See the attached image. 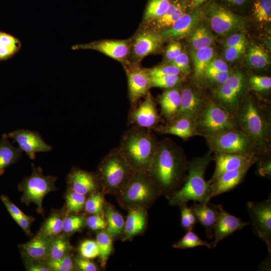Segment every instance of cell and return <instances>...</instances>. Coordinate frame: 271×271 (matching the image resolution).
<instances>
[{
	"label": "cell",
	"mask_w": 271,
	"mask_h": 271,
	"mask_svg": "<svg viewBox=\"0 0 271 271\" xmlns=\"http://www.w3.org/2000/svg\"><path fill=\"white\" fill-rule=\"evenodd\" d=\"M246 48V42L238 45L226 48L224 57L228 61H233L238 59L244 52Z\"/></svg>",
	"instance_id": "f5cc1de1"
},
{
	"label": "cell",
	"mask_w": 271,
	"mask_h": 271,
	"mask_svg": "<svg viewBox=\"0 0 271 271\" xmlns=\"http://www.w3.org/2000/svg\"><path fill=\"white\" fill-rule=\"evenodd\" d=\"M226 1L231 4L236 5H239L244 3L245 0H226Z\"/></svg>",
	"instance_id": "03108f58"
},
{
	"label": "cell",
	"mask_w": 271,
	"mask_h": 271,
	"mask_svg": "<svg viewBox=\"0 0 271 271\" xmlns=\"http://www.w3.org/2000/svg\"><path fill=\"white\" fill-rule=\"evenodd\" d=\"M71 49L73 50H93L115 60L122 61L128 55L130 48L127 41L102 40L76 44L73 45Z\"/></svg>",
	"instance_id": "9a60e30c"
},
{
	"label": "cell",
	"mask_w": 271,
	"mask_h": 271,
	"mask_svg": "<svg viewBox=\"0 0 271 271\" xmlns=\"http://www.w3.org/2000/svg\"><path fill=\"white\" fill-rule=\"evenodd\" d=\"M64 216L59 212H54L46 219L39 233L47 237L60 234L63 231Z\"/></svg>",
	"instance_id": "e575fe53"
},
{
	"label": "cell",
	"mask_w": 271,
	"mask_h": 271,
	"mask_svg": "<svg viewBox=\"0 0 271 271\" xmlns=\"http://www.w3.org/2000/svg\"><path fill=\"white\" fill-rule=\"evenodd\" d=\"M144 100L132 106L129 120L134 126L154 129L160 121L156 103L152 95L148 93Z\"/></svg>",
	"instance_id": "4fadbf2b"
},
{
	"label": "cell",
	"mask_w": 271,
	"mask_h": 271,
	"mask_svg": "<svg viewBox=\"0 0 271 271\" xmlns=\"http://www.w3.org/2000/svg\"><path fill=\"white\" fill-rule=\"evenodd\" d=\"M146 70L150 78L172 74H183L179 69L171 64L157 66Z\"/></svg>",
	"instance_id": "681fc988"
},
{
	"label": "cell",
	"mask_w": 271,
	"mask_h": 271,
	"mask_svg": "<svg viewBox=\"0 0 271 271\" xmlns=\"http://www.w3.org/2000/svg\"><path fill=\"white\" fill-rule=\"evenodd\" d=\"M159 143L150 129L133 125L125 131L118 149L134 172H147Z\"/></svg>",
	"instance_id": "3957f363"
},
{
	"label": "cell",
	"mask_w": 271,
	"mask_h": 271,
	"mask_svg": "<svg viewBox=\"0 0 271 271\" xmlns=\"http://www.w3.org/2000/svg\"><path fill=\"white\" fill-rule=\"evenodd\" d=\"M188 162L181 147L165 139L159 141L147 173L161 195L168 199L185 181Z\"/></svg>",
	"instance_id": "6da1fadb"
},
{
	"label": "cell",
	"mask_w": 271,
	"mask_h": 271,
	"mask_svg": "<svg viewBox=\"0 0 271 271\" xmlns=\"http://www.w3.org/2000/svg\"><path fill=\"white\" fill-rule=\"evenodd\" d=\"M104 198L99 192H94L85 201L84 208L86 212L92 215H100L103 211Z\"/></svg>",
	"instance_id": "ee69618b"
},
{
	"label": "cell",
	"mask_w": 271,
	"mask_h": 271,
	"mask_svg": "<svg viewBox=\"0 0 271 271\" xmlns=\"http://www.w3.org/2000/svg\"><path fill=\"white\" fill-rule=\"evenodd\" d=\"M118 195L121 203L131 209L145 208L161 194L147 172H136Z\"/></svg>",
	"instance_id": "8992f818"
},
{
	"label": "cell",
	"mask_w": 271,
	"mask_h": 271,
	"mask_svg": "<svg viewBox=\"0 0 271 271\" xmlns=\"http://www.w3.org/2000/svg\"><path fill=\"white\" fill-rule=\"evenodd\" d=\"M126 71L128 97L133 106L148 93L151 88L150 78L146 69L134 67Z\"/></svg>",
	"instance_id": "d6986e66"
},
{
	"label": "cell",
	"mask_w": 271,
	"mask_h": 271,
	"mask_svg": "<svg viewBox=\"0 0 271 271\" xmlns=\"http://www.w3.org/2000/svg\"><path fill=\"white\" fill-rule=\"evenodd\" d=\"M163 40L160 33L146 31L139 34L132 45L134 58L140 60L155 53L160 47Z\"/></svg>",
	"instance_id": "603a6c76"
},
{
	"label": "cell",
	"mask_w": 271,
	"mask_h": 271,
	"mask_svg": "<svg viewBox=\"0 0 271 271\" xmlns=\"http://www.w3.org/2000/svg\"><path fill=\"white\" fill-rule=\"evenodd\" d=\"M65 201L67 210L71 212L77 213L84 207L85 195L70 190L66 195Z\"/></svg>",
	"instance_id": "7bdbcfd3"
},
{
	"label": "cell",
	"mask_w": 271,
	"mask_h": 271,
	"mask_svg": "<svg viewBox=\"0 0 271 271\" xmlns=\"http://www.w3.org/2000/svg\"><path fill=\"white\" fill-rule=\"evenodd\" d=\"M50 241L51 237L38 233L30 240L21 244L20 248L25 259L47 260Z\"/></svg>",
	"instance_id": "d4e9b609"
},
{
	"label": "cell",
	"mask_w": 271,
	"mask_h": 271,
	"mask_svg": "<svg viewBox=\"0 0 271 271\" xmlns=\"http://www.w3.org/2000/svg\"><path fill=\"white\" fill-rule=\"evenodd\" d=\"M247 209L254 233L266 245L271 254V198L261 202L247 201Z\"/></svg>",
	"instance_id": "30bf717a"
},
{
	"label": "cell",
	"mask_w": 271,
	"mask_h": 271,
	"mask_svg": "<svg viewBox=\"0 0 271 271\" xmlns=\"http://www.w3.org/2000/svg\"><path fill=\"white\" fill-rule=\"evenodd\" d=\"M246 82L238 74L230 75L223 83L214 91L215 101L225 108L233 117L241 103V95L245 88Z\"/></svg>",
	"instance_id": "8fae6325"
},
{
	"label": "cell",
	"mask_w": 271,
	"mask_h": 271,
	"mask_svg": "<svg viewBox=\"0 0 271 271\" xmlns=\"http://www.w3.org/2000/svg\"><path fill=\"white\" fill-rule=\"evenodd\" d=\"M20 39L5 32L0 31V62L11 59L21 49Z\"/></svg>",
	"instance_id": "f546056e"
},
{
	"label": "cell",
	"mask_w": 271,
	"mask_h": 271,
	"mask_svg": "<svg viewBox=\"0 0 271 271\" xmlns=\"http://www.w3.org/2000/svg\"><path fill=\"white\" fill-rule=\"evenodd\" d=\"M170 64L177 67L184 75L190 73L189 58L185 52H182L176 59L171 62Z\"/></svg>",
	"instance_id": "db71d44e"
},
{
	"label": "cell",
	"mask_w": 271,
	"mask_h": 271,
	"mask_svg": "<svg viewBox=\"0 0 271 271\" xmlns=\"http://www.w3.org/2000/svg\"><path fill=\"white\" fill-rule=\"evenodd\" d=\"M71 246L66 236L61 234L51 237L48 258L47 260L60 259L70 252Z\"/></svg>",
	"instance_id": "836d02e7"
},
{
	"label": "cell",
	"mask_w": 271,
	"mask_h": 271,
	"mask_svg": "<svg viewBox=\"0 0 271 271\" xmlns=\"http://www.w3.org/2000/svg\"><path fill=\"white\" fill-rule=\"evenodd\" d=\"M47 262L51 270L70 271L74 268V263L69 252L60 259Z\"/></svg>",
	"instance_id": "7dc6e473"
},
{
	"label": "cell",
	"mask_w": 271,
	"mask_h": 271,
	"mask_svg": "<svg viewBox=\"0 0 271 271\" xmlns=\"http://www.w3.org/2000/svg\"><path fill=\"white\" fill-rule=\"evenodd\" d=\"M210 151L188 162L187 177L182 186L168 198L171 206H179L190 201L207 204L211 199V188L205 179L206 170L213 159Z\"/></svg>",
	"instance_id": "277c9868"
},
{
	"label": "cell",
	"mask_w": 271,
	"mask_h": 271,
	"mask_svg": "<svg viewBox=\"0 0 271 271\" xmlns=\"http://www.w3.org/2000/svg\"><path fill=\"white\" fill-rule=\"evenodd\" d=\"M245 42V37L242 33L236 34L229 37L226 40L224 47L225 48L235 46Z\"/></svg>",
	"instance_id": "be15d7a7"
},
{
	"label": "cell",
	"mask_w": 271,
	"mask_h": 271,
	"mask_svg": "<svg viewBox=\"0 0 271 271\" xmlns=\"http://www.w3.org/2000/svg\"><path fill=\"white\" fill-rule=\"evenodd\" d=\"M190 208L194 213L197 221L205 228L207 237L209 239H212L214 227L218 214L216 205L209 202L207 204H201L194 202Z\"/></svg>",
	"instance_id": "484cf974"
},
{
	"label": "cell",
	"mask_w": 271,
	"mask_h": 271,
	"mask_svg": "<svg viewBox=\"0 0 271 271\" xmlns=\"http://www.w3.org/2000/svg\"><path fill=\"white\" fill-rule=\"evenodd\" d=\"M184 74H172L150 78L151 87L169 89L178 86L183 81Z\"/></svg>",
	"instance_id": "60d3db41"
},
{
	"label": "cell",
	"mask_w": 271,
	"mask_h": 271,
	"mask_svg": "<svg viewBox=\"0 0 271 271\" xmlns=\"http://www.w3.org/2000/svg\"><path fill=\"white\" fill-rule=\"evenodd\" d=\"M112 237L105 230H101L96 235L97 243L101 264L105 266L107 260L112 250Z\"/></svg>",
	"instance_id": "f35d334b"
},
{
	"label": "cell",
	"mask_w": 271,
	"mask_h": 271,
	"mask_svg": "<svg viewBox=\"0 0 271 271\" xmlns=\"http://www.w3.org/2000/svg\"><path fill=\"white\" fill-rule=\"evenodd\" d=\"M79 252L81 257L93 259L99 256V251L96 241L86 240L81 242L79 247Z\"/></svg>",
	"instance_id": "c3c4849f"
},
{
	"label": "cell",
	"mask_w": 271,
	"mask_h": 271,
	"mask_svg": "<svg viewBox=\"0 0 271 271\" xmlns=\"http://www.w3.org/2000/svg\"><path fill=\"white\" fill-rule=\"evenodd\" d=\"M7 136L17 143L20 150L31 160L35 159L36 153L48 152L52 149L36 131L18 129L9 132Z\"/></svg>",
	"instance_id": "5bb4252c"
},
{
	"label": "cell",
	"mask_w": 271,
	"mask_h": 271,
	"mask_svg": "<svg viewBox=\"0 0 271 271\" xmlns=\"http://www.w3.org/2000/svg\"><path fill=\"white\" fill-rule=\"evenodd\" d=\"M104 213L106 231L112 238L118 236L123 230L125 222L123 218L111 206H106Z\"/></svg>",
	"instance_id": "d6a6232c"
},
{
	"label": "cell",
	"mask_w": 271,
	"mask_h": 271,
	"mask_svg": "<svg viewBox=\"0 0 271 271\" xmlns=\"http://www.w3.org/2000/svg\"><path fill=\"white\" fill-rule=\"evenodd\" d=\"M212 30L216 34L225 35L240 28V18L228 9L216 4L211 5L206 11Z\"/></svg>",
	"instance_id": "7c38bea8"
},
{
	"label": "cell",
	"mask_w": 271,
	"mask_h": 271,
	"mask_svg": "<svg viewBox=\"0 0 271 271\" xmlns=\"http://www.w3.org/2000/svg\"><path fill=\"white\" fill-rule=\"evenodd\" d=\"M181 209V224L182 227L186 231L193 230L197 222V219L186 203L179 205Z\"/></svg>",
	"instance_id": "bcb514c9"
},
{
	"label": "cell",
	"mask_w": 271,
	"mask_h": 271,
	"mask_svg": "<svg viewBox=\"0 0 271 271\" xmlns=\"http://www.w3.org/2000/svg\"><path fill=\"white\" fill-rule=\"evenodd\" d=\"M1 199L11 215H17L24 216L26 215L15 204L12 202L7 196L5 195H2L1 196Z\"/></svg>",
	"instance_id": "6125c7cd"
},
{
	"label": "cell",
	"mask_w": 271,
	"mask_h": 271,
	"mask_svg": "<svg viewBox=\"0 0 271 271\" xmlns=\"http://www.w3.org/2000/svg\"><path fill=\"white\" fill-rule=\"evenodd\" d=\"M206 101L191 87L183 86L181 89L180 105L174 118L184 116L195 121Z\"/></svg>",
	"instance_id": "ffe728a7"
},
{
	"label": "cell",
	"mask_w": 271,
	"mask_h": 271,
	"mask_svg": "<svg viewBox=\"0 0 271 271\" xmlns=\"http://www.w3.org/2000/svg\"><path fill=\"white\" fill-rule=\"evenodd\" d=\"M214 50L213 48H207L195 50L191 53L193 60L194 74L196 78L202 77L205 71L213 59Z\"/></svg>",
	"instance_id": "1f68e13d"
},
{
	"label": "cell",
	"mask_w": 271,
	"mask_h": 271,
	"mask_svg": "<svg viewBox=\"0 0 271 271\" xmlns=\"http://www.w3.org/2000/svg\"><path fill=\"white\" fill-rule=\"evenodd\" d=\"M73 261L75 265L80 270L96 271L97 270L96 265L89 259L78 257H76Z\"/></svg>",
	"instance_id": "680465c9"
},
{
	"label": "cell",
	"mask_w": 271,
	"mask_h": 271,
	"mask_svg": "<svg viewBox=\"0 0 271 271\" xmlns=\"http://www.w3.org/2000/svg\"><path fill=\"white\" fill-rule=\"evenodd\" d=\"M195 122L199 136L205 138L236 128L233 116L213 100L206 101Z\"/></svg>",
	"instance_id": "52a82bcc"
},
{
	"label": "cell",
	"mask_w": 271,
	"mask_h": 271,
	"mask_svg": "<svg viewBox=\"0 0 271 271\" xmlns=\"http://www.w3.org/2000/svg\"><path fill=\"white\" fill-rule=\"evenodd\" d=\"M134 172L118 148H116L101 160L96 175L99 184L105 191L118 194Z\"/></svg>",
	"instance_id": "5b68a950"
},
{
	"label": "cell",
	"mask_w": 271,
	"mask_h": 271,
	"mask_svg": "<svg viewBox=\"0 0 271 271\" xmlns=\"http://www.w3.org/2000/svg\"><path fill=\"white\" fill-rule=\"evenodd\" d=\"M253 14L257 21L271 22V0H257L253 6Z\"/></svg>",
	"instance_id": "b9f144b4"
},
{
	"label": "cell",
	"mask_w": 271,
	"mask_h": 271,
	"mask_svg": "<svg viewBox=\"0 0 271 271\" xmlns=\"http://www.w3.org/2000/svg\"><path fill=\"white\" fill-rule=\"evenodd\" d=\"M147 223V213L145 208L130 209L124 222L123 239L127 240L142 232Z\"/></svg>",
	"instance_id": "83f0119b"
},
{
	"label": "cell",
	"mask_w": 271,
	"mask_h": 271,
	"mask_svg": "<svg viewBox=\"0 0 271 271\" xmlns=\"http://www.w3.org/2000/svg\"><path fill=\"white\" fill-rule=\"evenodd\" d=\"M198 246H204L209 249L212 248L211 243L201 239L193 230L187 231L181 239L173 245V248L180 249L192 248Z\"/></svg>",
	"instance_id": "8d00e7d4"
},
{
	"label": "cell",
	"mask_w": 271,
	"mask_h": 271,
	"mask_svg": "<svg viewBox=\"0 0 271 271\" xmlns=\"http://www.w3.org/2000/svg\"><path fill=\"white\" fill-rule=\"evenodd\" d=\"M269 107L248 97L242 100L234 116L236 128L249 136L259 156H265L269 151L271 122Z\"/></svg>",
	"instance_id": "7a4b0ae2"
},
{
	"label": "cell",
	"mask_w": 271,
	"mask_h": 271,
	"mask_svg": "<svg viewBox=\"0 0 271 271\" xmlns=\"http://www.w3.org/2000/svg\"><path fill=\"white\" fill-rule=\"evenodd\" d=\"M258 161H259L257 169L258 174L261 177L270 178L271 176L270 159L260 158Z\"/></svg>",
	"instance_id": "94428289"
},
{
	"label": "cell",
	"mask_w": 271,
	"mask_h": 271,
	"mask_svg": "<svg viewBox=\"0 0 271 271\" xmlns=\"http://www.w3.org/2000/svg\"><path fill=\"white\" fill-rule=\"evenodd\" d=\"M215 162L214 172L209 181H211L220 174L242 168L247 165H252L259 157L256 155L242 154L219 153H215L213 158Z\"/></svg>",
	"instance_id": "e0dca14e"
},
{
	"label": "cell",
	"mask_w": 271,
	"mask_h": 271,
	"mask_svg": "<svg viewBox=\"0 0 271 271\" xmlns=\"http://www.w3.org/2000/svg\"><path fill=\"white\" fill-rule=\"evenodd\" d=\"M171 4L170 0H151L146 9L144 19L151 21L159 19L168 11Z\"/></svg>",
	"instance_id": "74e56055"
},
{
	"label": "cell",
	"mask_w": 271,
	"mask_h": 271,
	"mask_svg": "<svg viewBox=\"0 0 271 271\" xmlns=\"http://www.w3.org/2000/svg\"><path fill=\"white\" fill-rule=\"evenodd\" d=\"M154 130L163 133L174 135L182 139L199 136L195 121L189 117L174 118L164 125L156 127Z\"/></svg>",
	"instance_id": "cb8c5ba5"
},
{
	"label": "cell",
	"mask_w": 271,
	"mask_h": 271,
	"mask_svg": "<svg viewBox=\"0 0 271 271\" xmlns=\"http://www.w3.org/2000/svg\"><path fill=\"white\" fill-rule=\"evenodd\" d=\"M67 181L70 190L84 195L96 192L99 184L96 174L77 168L71 171Z\"/></svg>",
	"instance_id": "7402d4cb"
},
{
	"label": "cell",
	"mask_w": 271,
	"mask_h": 271,
	"mask_svg": "<svg viewBox=\"0 0 271 271\" xmlns=\"http://www.w3.org/2000/svg\"><path fill=\"white\" fill-rule=\"evenodd\" d=\"M246 59L250 66L255 68H263L269 63L267 53L260 46L251 47L247 53Z\"/></svg>",
	"instance_id": "ab89813d"
},
{
	"label": "cell",
	"mask_w": 271,
	"mask_h": 271,
	"mask_svg": "<svg viewBox=\"0 0 271 271\" xmlns=\"http://www.w3.org/2000/svg\"><path fill=\"white\" fill-rule=\"evenodd\" d=\"M85 224V220L80 216L69 215L64 217L63 232L71 234L81 229Z\"/></svg>",
	"instance_id": "f6af8a7d"
},
{
	"label": "cell",
	"mask_w": 271,
	"mask_h": 271,
	"mask_svg": "<svg viewBox=\"0 0 271 271\" xmlns=\"http://www.w3.org/2000/svg\"><path fill=\"white\" fill-rule=\"evenodd\" d=\"M205 0H194V2L192 5L193 8H195L199 5L202 4Z\"/></svg>",
	"instance_id": "003e7915"
},
{
	"label": "cell",
	"mask_w": 271,
	"mask_h": 271,
	"mask_svg": "<svg viewBox=\"0 0 271 271\" xmlns=\"http://www.w3.org/2000/svg\"><path fill=\"white\" fill-rule=\"evenodd\" d=\"M31 174L26 177L19 185V189L22 192V202L27 205L34 203L37 206V212L44 214L43 201L45 196L56 190L55 182L57 177L45 176L42 169L32 165Z\"/></svg>",
	"instance_id": "ba28073f"
},
{
	"label": "cell",
	"mask_w": 271,
	"mask_h": 271,
	"mask_svg": "<svg viewBox=\"0 0 271 271\" xmlns=\"http://www.w3.org/2000/svg\"><path fill=\"white\" fill-rule=\"evenodd\" d=\"M11 216L26 233H30L31 224L34 220L33 217L27 215L24 216L12 215Z\"/></svg>",
	"instance_id": "6f0895ef"
},
{
	"label": "cell",
	"mask_w": 271,
	"mask_h": 271,
	"mask_svg": "<svg viewBox=\"0 0 271 271\" xmlns=\"http://www.w3.org/2000/svg\"><path fill=\"white\" fill-rule=\"evenodd\" d=\"M158 102L161 114L167 121L173 119L177 115L181 103V89L176 87L166 90L160 96Z\"/></svg>",
	"instance_id": "4316f807"
},
{
	"label": "cell",
	"mask_w": 271,
	"mask_h": 271,
	"mask_svg": "<svg viewBox=\"0 0 271 271\" xmlns=\"http://www.w3.org/2000/svg\"><path fill=\"white\" fill-rule=\"evenodd\" d=\"M190 41L194 50H199L210 47L214 38L206 27L198 26L191 34Z\"/></svg>",
	"instance_id": "d590c367"
},
{
	"label": "cell",
	"mask_w": 271,
	"mask_h": 271,
	"mask_svg": "<svg viewBox=\"0 0 271 271\" xmlns=\"http://www.w3.org/2000/svg\"><path fill=\"white\" fill-rule=\"evenodd\" d=\"M207 67L221 72H229L227 64L221 59H212Z\"/></svg>",
	"instance_id": "e7e4bbea"
},
{
	"label": "cell",
	"mask_w": 271,
	"mask_h": 271,
	"mask_svg": "<svg viewBox=\"0 0 271 271\" xmlns=\"http://www.w3.org/2000/svg\"><path fill=\"white\" fill-rule=\"evenodd\" d=\"M26 267L29 271H50L47 260L26 259Z\"/></svg>",
	"instance_id": "9f6ffc18"
},
{
	"label": "cell",
	"mask_w": 271,
	"mask_h": 271,
	"mask_svg": "<svg viewBox=\"0 0 271 271\" xmlns=\"http://www.w3.org/2000/svg\"><path fill=\"white\" fill-rule=\"evenodd\" d=\"M205 139L210 151L215 153H236L259 157L251 139L237 128L223 131Z\"/></svg>",
	"instance_id": "9c48e42d"
},
{
	"label": "cell",
	"mask_w": 271,
	"mask_h": 271,
	"mask_svg": "<svg viewBox=\"0 0 271 271\" xmlns=\"http://www.w3.org/2000/svg\"><path fill=\"white\" fill-rule=\"evenodd\" d=\"M204 16L201 9L184 14L180 19L170 27L163 30L160 34L163 40L183 38L191 35L199 26Z\"/></svg>",
	"instance_id": "ac0fdd59"
},
{
	"label": "cell",
	"mask_w": 271,
	"mask_h": 271,
	"mask_svg": "<svg viewBox=\"0 0 271 271\" xmlns=\"http://www.w3.org/2000/svg\"><path fill=\"white\" fill-rule=\"evenodd\" d=\"M186 6L179 2H175L171 5L165 14L154 20L155 27L158 29H166L172 26L185 13Z\"/></svg>",
	"instance_id": "4dcf8cb0"
},
{
	"label": "cell",
	"mask_w": 271,
	"mask_h": 271,
	"mask_svg": "<svg viewBox=\"0 0 271 271\" xmlns=\"http://www.w3.org/2000/svg\"><path fill=\"white\" fill-rule=\"evenodd\" d=\"M231 73L230 71L221 72L207 67L203 77L219 85L225 82Z\"/></svg>",
	"instance_id": "816d5d0a"
},
{
	"label": "cell",
	"mask_w": 271,
	"mask_h": 271,
	"mask_svg": "<svg viewBox=\"0 0 271 271\" xmlns=\"http://www.w3.org/2000/svg\"><path fill=\"white\" fill-rule=\"evenodd\" d=\"M182 53L181 45L178 42L171 43L166 51V58L170 62L176 59Z\"/></svg>",
	"instance_id": "91938a15"
},
{
	"label": "cell",
	"mask_w": 271,
	"mask_h": 271,
	"mask_svg": "<svg viewBox=\"0 0 271 271\" xmlns=\"http://www.w3.org/2000/svg\"><path fill=\"white\" fill-rule=\"evenodd\" d=\"M218 214L214 227V241L211 243L214 248L218 243L234 232L241 230L249 223L243 221L240 218L229 214L220 204L216 205Z\"/></svg>",
	"instance_id": "2e32d148"
},
{
	"label": "cell",
	"mask_w": 271,
	"mask_h": 271,
	"mask_svg": "<svg viewBox=\"0 0 271 271\" xmlns=\"http://www.w3.org/2000/svg\"><path fill=\"white\" fill-rule=\"evenodd\" d=\"M251 165L224 172L211 181V198L229 191L238 186L244 179Z\"/></svg>",
	"instance_id": "44dd1931"
},
{
	"label": "cell",
	"mask_w": 271,
	"mask_h": 271,
	"mask_svg": "<svg viewBox=\"0 0 271 271\" xmlns=\"http://www.w3.org/2000/svg\"><path fill=\"white\" fill-rule=\"evenodd\" d=\"M249 83L251 88L257 92L267 91L271 88V78L268 76L252 75Z\"/></svg>",
	"instance_id": "f907efd6"
},
{
	"label": "cell",
	"mask_w": 271,
	"mask_h": 271,
	"mask_svg": "<svg viewBox=\"0 0 271 271\" xmlns=\"http://www.w3.org/2000/svg\"><path fill=\"white\" fill-rule=\"evenodd\" d=\"M86 224L93 230H102L106 228V222L100 215H92L85 220Z\"/></svg>",
	"instance_id": "11a10c76"
},
{
	"label": "cell",
	"mask_w": 271,
	"mask_h": 271,
	"mask_svg": "<svg viewBox=\"0 0 271 271\" xmlns=\"http://www.w3.org/2000/svg\"><path fill=\"white\" fill-rule=\"evenodd\" d=\"M23 152L19 147H14L9 140L7 133H4L0 140V176L6 169L16 163Z\"/></svg>",
	"instance_id": "f1b7e54d"
}]
</instances>
